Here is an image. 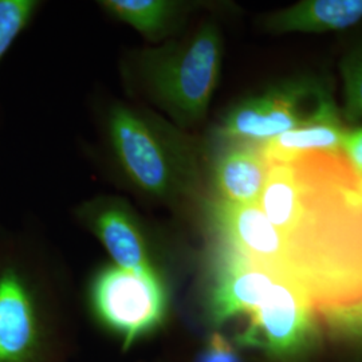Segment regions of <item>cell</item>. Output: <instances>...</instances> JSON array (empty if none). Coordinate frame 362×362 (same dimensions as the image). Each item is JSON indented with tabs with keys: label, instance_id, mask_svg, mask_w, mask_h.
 I'll use <instances>...</instances> for the list:
<instances>
[{
	"label": "cell",
	"instance_id": "cell-13",
	"mask_svg": "<svg viewBox=\"0 0 362 362\" xmlns=\"http://www.w3.org/2000/svg\"><path fill=\"white\" fill-rule=\"evenodd\" d=\"M91 230L113 259L115 266L130 272L158 274L141 230L124 208H104L91 220Z\"/></svg>",
	"mask_w": 362,
	"mask_h": 362
},
{
	"label": "cell",
	"instance_id": "cell-19",
	"mask_svg": "<svg viewBox=\"0 0 362 362\" xmlns=\"http://www.w3.org/2000/svg\"><path fill=\"white\" fill-rule=\"evenodd\" d=\"M341 153L346 157L353 168L362 173V124L348 129L342 141Z\"/></svg>",
	"mask_w": 362,
	"mask_h": 362
},
{
	"label": "cell",
	"instance_id": "cell-6",
	"mask_svg": "<svg viewBox=\"0 0 362 362\" xmlns=\"http://www.w3.org/2000/svg\"><path fill=\"white\" fill-rule=\"evenodd\" d=\"M90 306L103 327L129 350L164 326L170 303L161 275L107 266L93 279Z\"/></svg>",
	"mask_w": 362,
	"mask_h": 362
},
{
	"label": "cell",
	"instance_id": "cell-11",
	"mask_svg": "<svg viewBox=\"0 0 362 362\" xmlns=\"http://www.w3.org/2000/svg\"><path fill=\"white\" fill-rule=\"evenodd\" d=\"M270 165L262 144L224 141L212 164L215 200L233 204H258Z\"/></svg>",
	"mask_w": 362,
	"mask_h": 362
},
{
	"label": "cell",
	"instance_id": "cell-20",
	"mask_svg": "<svg viewBox=\"0 0 362 362\" xmlns=\"http://www.w3.org/2000/svg\"><path fill=\"white\" fill-rule=\"evenodd\" d=\"M360 176H361V180H362V173H360Z\"/></svg>",
	"mask_w": 362,
	"mask_h": 362
},
{
	"label": "cell",
	"instance_id": "cell-9",
	"mask_svg": "<svg viewBox=\"0 0 362 362\" xmlns=\"http://www.w3.org/2000/svg\"><path fill=\"white\" fill-rule=\"evenodd\" d=\"M214 243L282 276V242L259 204L212 200L207 206Z\"/></svg>",
	"mask_w": 362,
	"mask_h": 362
},
{
	"label": "cell",
	"instance_id": "cell-8",
	"mask_svg": "<svg viewBox=\"0 0 362 362\" xmlns=\"http://www.w3.org/2000/svg\"><path fill=\"white\" fill-rule=\"evenodd\" d=\"M281 279L284 276L214 243L203 296L208 327L220 330L233 320L247 318L272 296Z\"/></svg>",
	"mask_w": 362,
	"mask_h": 362
},
{
	"label": "cell",
	"instance_id": "cell-1",
	"mask_svg": "<svg viewBox=\"0 0 362 362\" xmlns=\"http://www.w3.org/2000/svg\"><path fill=\"white\" fill-rule=\"evenodd\" d=\"M259 207L281 236L282 276L317 310L362 299V180L341 152L272 163Z\"/></svg>",
	"mask_w": 362,
	"mask_h": 362
},
{
	"label": "cell",
	"instance_id": "cell-3",
	"mask_svg": "<svg viewBox=\"0 0 362 362\" xmlns=\"http://www.w3.org/2000/svg\"><path fill=\"white\" fill-rule=\"evenodd\" d=\"M117 157L134 184L160 199L191 196L199 187V163L192 146L155 119L117 106L110 115Z\"/></svg>",
	"mask_w": 362,
	"mask_h": 362
},
{
	"label": "cell",
	"instance_id": "cell-5",
	"mask_svg": "<svg viewBox=\"0 0 362 362\" xmlns=\"http://www.w3.org/2000/svg\"><path fill=\"white\" fill-rule=\"evenodd\" d=\"M325 338L318 310L298 286L284 278L247 317L233 341L239 349L254 350L269 362H308Z\"/></svg>",
	"mask_w": 362,
	"mask_h": 362
},
{
	"label": "cell",
	"instance_id": "cell-10",
	"mask_svg": "<svg viewBox=\"0 0 362 362\" xmlns=\"http://www.w3.org/2000/svg\"><path fill=\"white\" fill-rule=\"evenodd\" d=\"M348 129L330 89L300 125L262 144V148L270 163H288L311 153H336L341 152Z\"/></svg>",
	"mask_w": 362,
	"mask_h": 362
},
{
	"label": "cell",
	"instance_id": "cell-12",
	"mask_svg": "<svg viewBox=\"0 0 362 362\" xmlns=\"http://www.w3.org/2000/svg\"><path fill=\"white\" fill-rule=\"evenodd\" d=\"M362 22V0H300L262 19L272 35L326 34L353 28Z\"/></svg>",
	"mask_w": 362,
	"mask_h": 362
},
{
	"label": "cell",
	"instance_id": "cell-16",
	"mask_svg": "<svg viewBox=\"0 0 362 362\" xmlns=\"http://www.w3.org/2000/svg\"><path fill=\"white\" fill-rule=\"evenodd\" d=\"M339 76L342 83L341 115L351 128L362 124V40L342 55Z\"/></svg>",
	"mask_w": 362,
	"mask_h": 362
},
{
	"label": "cell",
	"instance_id": "cell-7",
	"mask_svg": "<svg viewBox=\"0 0 362 362\" xmlns=\"http://www.w3.org/2000/svg\"><path fill=\"white\" fill-rule=\"evenodd\" d=\"M330 89L329 79L308 71L278 79L233 105L223 117L218 136L223 141L267 143L300 125Z\"/></svg>",
	"mask_w": 362,
	"mask_h": 362
},
{
	"label": "cell",
	"instance_id": "cell-15",
	"mask_svg": "<svg viewBox=\"0 0 362 362\" xmlns=\"http://www.w3.org/2000/svg\"><path fill=\"white\" fill-rule=\"evenodd\" d=\"M318 313L325 337L362 361V299Z\"/></svg>",
	"mask_w": 362,
	"mask_h": 362
},
{
	"label": "cell",
	"instance_id": "cell-2",
	"mask_svg": "<svg viewBox=\"0 0 362 362\" xmlns=\"http://www.w3.org/2000/svg\"><path fill=\"white\" fill-rule=\"evenodd\" d=\"M70 327L21 243L0 240V362H69Z\"/></svg>",
	"mask_w": 362,
	"mask_h": 362
},
{
	"label": "cell",
	"instance_id": "cell-4",
	"mask_svg": "<svg viewBox=\"0 0 362 362\" xmlns=\"http://www.w3.org/2000/svg\"><path fill=\"white\" fill-rule=\"evenodd\" d=\"M223 38L214 22L200 27L191 38L156 54L148 66V85L180 125L203 121L219 82Z\"/></svg>",
	"mask_w": 362,
	"mask_h": 362
},
{
	"label": "cell",
	"instance_id": "cell-17",
	"mask_svg": "<svg viewBox=\"0 0 362 362\" xmlns=\"http://www.w3.org/2000/svg\"><path fill=\"white\" fill-rule=\"evenodd\" d=\"M37 0H0V61L38 11Z\"/></svg>",
	"mask_w": 362,
	"mask_h": 362
},
{
	"label": "cell",
	"instance_id": "cell-14",
	"mask_svg": "<svg viewBox=\"0 0 362 362\" xmlns=\"http://www.w3.org/2000/svg\"><path fill=\"white\" fill-rule=\"evenodd\" d=\"M105 10L117 19L128 23L148 38L165 33L179 6L165 0H107Z\"/></svg>",
	"mask_w": 362,
	"mask_h": 362
},
{
	"label": "cell",
	"instance_id": "cell-18",
	"mask_svg": "<svg viewBox=\"0 0 362 362\" xmlns=\"http://www.w3.org/2000/svg\"><path fill=\"white\" fill-rule=\"evenodd\" d=\"M194 362H245L240 349L220 330H211L194 356Z\"/></svg>",
	"mask_w": 362,
	"mask_h": 362
}]
</instances>
